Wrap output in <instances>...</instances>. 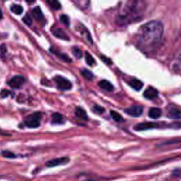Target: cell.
Listing matches in <instances>:
<instances>
[{
  "label": "cell",
  "instance_id": "6",
  "mask_svg": "<svg viewBox=\"0 0 181 181\" xmlns=\"http://www.w3.org/2000/svg\"><path fill=\"white\" fill-rule=\"evenodd\" d=\"M69 162V158L68 157H61V158H53L47 162L45 163V166L48 168H53L56 167L60 165L67 164Z\"/></svg>",
  "mask_w": 181,
  "mask_h": 181
},
{
  "label": "cell",
  "instance_id": "30",
  "mask_svg": "<svg viewBox=\"0 0 181 181\" xmlns=\"http://www.w3.org/2000/svg\"><path fill=\"white\" fill-rule=\"evenodd\" d=\"M172 175H173V176H175V177L180 176L181 175V169L180 168H176V169H175L173 171Z\"/></svg>",
  "mask_w": 181,
  "mask_h": 181
},
{
  "label": "cell",
  "instance_id": "17",
  "mask_svg": "<svg viewBox=\"0 0 181 181\" xmlns=\"http://www.w3.org/2000/svg\"><path fill=\"white\" fill-rule=\"evenodd\" d=\"M50 52L55 54V55L58 56L59 59H62V60L65 62L70 63V62H71V61H72L71 60V59L69 58V57L67 54L61 53H59V52L57 51V50H54L53 48H50Z\"/></svg>",
  "mask_w": 181,
  "mask_h": 181
},
{
  "label": "cell",
  "instance_id": "21",
  "mask_svg": "<svg viewBox=\"0 0 181 181\" xmlns=\"http://www.w3.org/2000/svg\"><path fill=\"white\" fill-rule=\"evenodd\" d=\"M110 113V116L112 117L113 120L115 121V122L120 123V122H123V121H124L123 116L121 115L120 114H119L118 113L116 112V111L111 110Z\"/></svg>",
  "mask_w": 181,
  "mask_h": 181
},
{
  "label": "cell",
  "instance_id": "26",
  "mask_svg": "<svg viewBox=\"0 0 181 181\" xmlns=\"http://www.w3.org/2000/svg\"><path fill=\"white\" fill-rule=\"evenodd\" d=\"M2 155L3 156L4 158H16V155L14 154L13 152H9V151H3V152H2Z\"/></svg>",
  "mask_w": 181,
  "mask_h": 181
},
{
  "label": "cell",
  "instance_id": "33",
  "mask_svg": "<svg viewBox=\"0 0 181 181\" xmlns=\"http://www.w3.org/2000/svg\"><path fill=\"white\" fill-rule=\"evenodd\" d=\"M2 18H3V13H2V10L0 9V20H2Z\"/></svg>",
  "mask_w": 181,
  "mask_h": 181
},
{
  "label": "cell",
  "instance_id": "32",
  "mask_svg": "<svg viewBox=\"0 0 181 181\" xmlns=\"http://www.w3.org/2000/svg\"><path fill=\"white\" fill-rule=\"evenodd\" d=\"M0 50H1L2 53H6V48L5 46V45H1V46H0Z\"/></svg>",
  "mask_w": 181,
  "mask_h": 181
},
{
  "label": "cell",
  "instance_id": "31",
  "mask_svg": "<svg viewBox=\"0 0 181 181\" xmlns=\"http://www.w3.org/2000/svg\"><path fill=\"white\" fill-rule=\"evenodd\" d=\"M101 59H102V60H103V62H106V64H111V60H110V59H108L107 58H106V57L102 56V57H101Z\"/></svg>",
  "mask_w": 181,
  "mask_h": 181
},
{
  "label": "cell",
  "instance_id": "16",
  "mask_svg": "<svg viewBox=\"0 0 181 181\" xmlns=\"http://www.w3.org/2000/svg\"><path fill=\"white\" fill-rule=\"evenodd\" d=\"M98 86L100 87L103 89V90H106L107 91H113L114 89V86H113V84H111L110 81H108L107 80H101L98 82Z\"/></svg>",
  "mask_w": 181,
  "mask_h": 181
},
{
  "label": "cell",
  "instance_id": "19",
  "mask_svg": "<svg viewBox=\"0 0 181 181\" xmlns=\"http://www.w3.org/2000/svg\"><path fill=\"white\" fill-rule=\"evenodd\" d=\"M80 73L83 77H84L86 79H87V80H89V81L92 80L93 78L94 77L93 73L91 72L90 70H88V69H83L82 70L80 71Z\"/></svg>",
  "mask_w": 181,
  "mask_h": 181
},
{
  "label": "cell",
  "instance_id": "3",
  "mask_svg": "<svg viewBox=\"0 0 181 181\" xmlns=\"http://www.w3.org/2000/svg\"><path fill=\"white\" fill-rule=\"evenodd\" d=\"M42 119V113L40 112H36L29 115L26 120L24 124L28 128H37L41 125Z\"/></svg>",
  "mask_w": 181,
  "mask_h": 181
},
{
  "label": "cell",
  "instance_id": "12",
  "mask_svg": "<svg viewBox=\"0 0 181 181\" xmlns=\"http://www.w3.org/2000/svg\"><path fill=\"white\" fill-rule=\"evenodd\" d=\"M162 115V109L158 108H151L149 110L148 115L149 117L152 119H158Z\"/></svg>",
  "mask_w": 181,
  "mask_h": 181
},
{
  "label": "cell",
  "instance_id": "10",
  "mask_svg": "<svg viewBox=\"0 0 181 181\" xmlns=\"http://www.w3.org/2000/svg\"><path fill=\"white\" fill-rule=\"evenodd\" d=\"M158 95V91L155 88H153L152 86L147 88L144 92V96L147 99H153L157 98Z\"/></svg>",
  "mask_w": 181,
  "mask_h": 181
},
{
  "label": "cell",
  "instance_id": "2",
  "mask_svg": "<svg viewBox=\"0 0 181 181\" xmlns=\"http://www.w3.org/2000/svg\"><path fill=\"white\" fill-rule=\"evenodd\" d=\"M146 4L142 1H130L126 4L124 13L118 17L119 22L121 24H130L135 21L137 18H141V14L144 11Z\"/></svg>",
  "mask_w": 181,
  "mask_h": 181
},
{
  "label": "cell",
  "instance_id": "8",
  "mask_svg": "<svg viewBox=\"0 0 181 181\" xmlns=\"http://www.w3.org/2000/svg\"><path fill=\"white\" fill-rule=\"evenodd\" d=\"M158 127V125L157 123L147 122V123H139L138 125H137L135 127V130L136 131H144V130H150V129H153V128H157Z\"/></svg>",
  "mask_w": 181,
  "mask_h": 181
},
{
  "label": "cell",
  "instance_id": "22",
  "mask_svg": "<svg viewBox=\"0 0 181 181\" xmlns=\"http://www.w3.org/2000/svg\"><path fill=\"white\" fill-rule=\"evenodd\" d=\"M85 59L86 63H87V64L89 66H92L93 65V64H95V59L93 58L91 54L87 51L85 52Z\"/></svg>",
  "mask_w": 181,
  "mask_h": 181
},
{
  "label": "cell",
  "instance_id": "23",
  "mask_svg": "<svg viewBox=\"0 0 181 181\" xmlns=\"http://www.w3.org/2000/svg\"><path fill=\"white\" fill-rule=\"evenodd\" d=\"M22 21L27 26H31L32 24H33V19H32V17L29 13H27L23 17V19H22Z\"/></svg>",
  "mask_w": 181,
  "mask_h": 181
},
{
  "label": "cell",
  "instance_id": "25",
  "mask_svg": "<svg viewBox=\"0 0 181 181\" xmlns=\"http://www.w3.org/2000/svg\"><path fill=\"white\" fill-rule=\"evenodd\" d=\"M47 2H48V4H50V6L54 10H58L61 8V4L58 1L53 0V1H48Z\"/></svg>",
  "mask_w": 181,
  "mask_h": 181
},
{
  "label": "cell",
  "instance_id": "27",
  "mask_svg": "<svg viewBox=\"0 0 181 181\" xmlns=\"http://www.w3.org/2000/svg\"><path fill=\"white\" fill-rule=\"evenodd\" d=\"M59 19H60V21L62 22V23L65 25V26H69V19L68 16L62 14L60 16V18H59Z\"/></svg>",
  "mask_w": 181,
  "mask_h": 181
},
{
  "label": "cell",
  "instance_id": "28",
  "mask_svg": "<svg viewBox=\"0 0 181 181\" xmlns=\"http://www.w3.org/2000/svg\"><path fill=\"white\" fill-rule=\"evenodd\" d=\"M93 110L97 114H102L103 113L104 111H105V109L100 106L95 105L93 108Z\"/></svg>",
  "mask_w": 181,
  "mask_h": 181
},
{
  "label": "cell",
  "instance_id": "18",
  "mask_svg": "<svg viewBox=\"0 0 181 181\" xmlns=\"http://www.w3.org/2000/svg\"><path fill=\"white\" fill-rule=\"evenodd\" d=\"M75 115L77 118L83 120H88V115H86V111L83 108L80 107H77L75 109Z\"/></svg>",
  "mask_w": 181,
  "mask_h": 181
},
{
  "label": "cell",
  "instance_id": "7",
  "mask_svg": "<svg viewBox=\"0 0 181 181\" xmlns=\"http://www.w3.org/2000/svg\"><path fill=\"white\" fill-rule=\"evenodd\" d=\"M125 112L127 114V115L132 116V117H140L142 115L143 113V108L142 107L139 106H131L130 108H126L125 110Z\"/></svg>",
  "mask_w": 181,
  "mask_h": 181
},
{
  "label": "cell",
  "instance_id": "29",
  "mask_svg": "<svg viewBox=\"0 0 181 181\" xmlns=\"http://www.w3.org/2000/svg\"><path fill=\"white\" fill-rule=\"evenodd\" d=\"M10 94V92L6 90V89H4V90H2L1 92H0V96H1L2 98H6Z\"/></svg>",
  "mask_w": 181,
  "mask_h": 181
},
{
  "label": "cell",
  "instance_id": "20",
  "mask_svg": "<svg viewBox=\"0 0 181 181\" xmlns=\"http://www.w3.org/2000/svg\"><path fill=\"white\" fill-rule=\"evenodd\" d=\"M10 9H11V11L13 12L14 14L17 15L21 14L24 11V8L22 7V6L19 4H12Z\"/></svg>",
  "mask_w": 181,
  "mask_h": 181
},
{
  "label": "cell",
  "instance_id": "4",
  "mask_svg": "<svg viewBox=\"0 0 181 181\" xmlns=\"http://www.w3.org/2000/svg\"><path fill=\"white\" fill-rule=\"evenodd\" d=\"M54 81L57 84V87L62 91H68L72 88V84L68 79L61 76H57L54 78Z\"/></svg>",
  "mask_w": 181,
  "mask_h": 181
},
{
  "label": "cell",
  "instance_id": "14",
  "mask_svg": "<svg viewBox=\"0 0 181 181\" xmlns=\"http://www.w3.org/2000/svg\"><path fill=\"white\" fill-rule=\"evenodd\" d=\"M32 15L34 17L35 19H36L38 21H42L45 19L44 15L43 14V11L41 9L39 6H36L32 10Z\"/></svg>",
  "mask_w": 181,
  "mask_h": 181
},
{
  "label": "cell",
  "instance_id": "9",
  "mask_svg": "<svg viewBox=\"0 0 181 181\" xmlns=\"http://www.w3.org/2000/svg\"><path fill=\"white\" fill-rule=\"evenodd\" d=\"M52 32H53V36H55L56 38L64 40V41H69V37L62 28H53Z\"/></svg>",
  "mask_w": 181,
  "mask_h": 181
},
{
  "label": "cell",
  "instance_id": "24",
  "mask_svg": "<svg viewBox=\"0 0 181 181\" xmlns=\"http://www.w3.org/2000/svg\"><path fill=\"white\" fill-rule=\"evenodd\" d=\"M71 52H72V54H74V56L75 57V58L78 59L82 58V51H81L79 48H77V47H74V48H72V49H71Z\"/></svg>",
  "mask_w": 181,
  "mask_h": 181
},
{
  "label": "cell",
  "instance_id": "13",
  "mask_svg": "<svg viewBox=\"0 0 181 181\" xmlns=\"http://www.w3.org/2000/svg\"><path fill=\"white\" fill-rule=\"evenodd\" d=\"M64 123H65V120H64L63 115L61 113H53V115H52V123L62 125Z\"/></svg>",
  "mask_w": 181,
  "mask_h": 181
},
{
  "label": "cell",
  "instance_id": "1",
  "mask_svg": "<svg viewBox=\"0 0 181 181\" xmlns=\"http://www.w3.org/2000/svg\"><path fill=\"white\" fill-rule=\"evenodd\" d=\"M163 26L162 22L152 21L140 27V34L144 43L151 45L157 43L162 38Z\"/></svg>",
  "mask_w": 181,
  "mask_h": 181
},
{
  "label": "cell",
  "instance_id": "15",
  "mask_svg": "<svg viewBox=\"0 0 181 181\" xmlns=\"http://www.w3.org/2000/svg\"><path fill=\"white\" fill-rule=\"evenodd\" d=\"M129 84L133 89L136 91H140L143 87V83L137 79H131L129 81Z\"/></svg>",
  "mask_w": 181,
  "mask_h": 181
},
{
  "label": "cell",
  "instance_id": "11",
  "mask_svg": "<svg viewBox=\"0 0 181 181\" xmlns=\"http://www.w3.org/2000/svg\"><path fill=\"white\" fill-rule=\"evenodd\" d=\"M168 117L172 119H181V109L178 108H171L168 112Z\"/></svg>",
  "mask_w": 181,
  "mask_h": 181
},
{
  "label": "cell",
  "instance_id": "5",
  "mask_svg": "<svg viewBox=\"0 0 181 181\" xmlns=\"http://www.w3.org/2000/svg\"><path fill=\"white\" fill-rule=\"evenodd\" d=\"M26 79L22 76H15L14 77H12L10 80L8 81V84L10 87L14 89H19L22 87L23 84L25 83Z\"/></svg>",
  "mask_w": 181,
  "mask_h": 181
}]
</instances>
